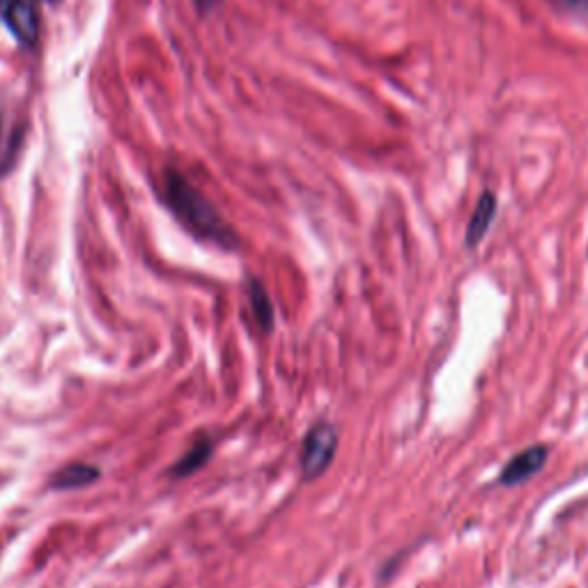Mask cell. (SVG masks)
<instances>
[{"instance_id":"1","label":"cell","mask_w":588,"mask_h":588,"mask_svg":"<svg viewBox=\"0 0 588 588\" xmlns=\"http://www.w3.org/2000/svg\"><path fill=\"white\" fill-rule=\"evenodd\" d=\"M166 203L180 223L193 235L223 249H235L237 235L216 207L177 170L166 173Z\"/></svg>"},{"instance_id":"7","label":"cell","mask_w":588,"mask_h":588,"mask_svg":"<svg viewBox=\"0 0 588 588\" xmlns=\"http://www.w3.org/2000/svg\"><path fill=\"white\" fill-rule=\"evenodd\" d=\"M249 299H251V306H253V313L258 317L260 327L262 329H272L274 324V311H272V301H269V294L267 290L262 288L258 281H251V288H249Z\"/></svg>"},{"instance_id":"10","label":"cell","mask_w":588,"mask_h":588,"mask_svg":"<svg viewBox=\"0 0 588 588\" xmlns=\"http://www.w3.org/2000/svg\"><path fill=\"white\" fill-rule=\"evenodd\" d=\"M49 3H56V0H49Z\"/></svg>"},{"instance_id":"2","label":"cell","mask_w":588,"mask_h":588,"mask_svg":"<svg viewBox=\"0 0 588 588\" xmlns=\"http://www.w3.org/2000/svg\"><path fill=\"white\" fill-rule=\"evenodd\" d=\"M336 446H338V432L334 425L329 423H317L308 432L304 439V448H301V474L304 478H317L322 476L331 460L336 458Z\"/></svg>"},{"instance_id":"3","label":"cell","mask_w":588,"mask_h":588,"mask_svg":"<svg viewBox=\"0 0 588 588\" xmlns=\"http://www.w3.org/2000/svg\"><path fill=\"white\" fill-rule=\"evenodd\" d=\"M0 19L23 46H35L40 21L33 0H0Z\"/></svg>"},{"instance_id":"4","label":"cell","mask_w":588,"mask_h":588,"mask_svg":"<svg viewBox=\"0 0 588 588\" xmlns=\"http://www.w3.org/2000/svg\"><path fill=\"white\" fill-rule=\"evenodd\" d=\"M547 458H549V451L545 446L526 448V451L517 453L515 458H510L506 462V467L501 469L499 483L501 485H520L524 481H529L533 474H538V471L545 467Z\"/></svg>"},{"instance_id":"9","label":"cell","mask_w":588,"mask_h":588,"mask_svg":"<svg viewBox=\"0 0 588 588\" xmlns=\"http://www.w3.org/2000/svg\"><path fill=\"white\" fill-rule=\"evenodd\" d=\"M566 3H570V5H586L588 0H566Z\"/></svg>"},{"instance_id":"6","label":"cell","mask_w":588,"mask_h":588,"mask_svg":"<svg viewBox=\"0 0 588 588\" xmlns=\"http://www.w3.org/2000/svg\"><path fill=\"white\" fill-rule=\"evenodd\" d=\"M99 476L102 474H99V469L92 467V464L74 462L58 469L56 474L51 476V487L53 490H79V487L95 483Z\"/></svg>"},{"instance_id":"5","label":"cell","mask_w":588,"mask_h":588,"mask_svg":"<svg viewBox=\"0 0 588 588\" xmlns=\"http://www.w3.org/2000/svg\"><path fill=\"white\" fill-rule=\"evenodd\" d=\"M494 216H497V196L492 191H485L481 198H478L476 210L471 214L469 226H467V246L474 249L483 242V237L487 235V230L492 228Z\"/></svg>"},{"instance_id":"8","label":"cell","mask_w":588,"mask_h":588,"mask_svg":"<svg viewBox=\"0 0 588 588\" xmlns=\"http://www.w3.org/2000/svg\"><path fill=\"white\" fill-rule=\"evenodd\" d=\"M212 455V444L210 441H198L196 446L191 448V451L184 455V458L175 464L173 467V476L182 478V476H189L191 471H196L203 467V464L207 462V458Z\"/></svg>"}]
</instances>
